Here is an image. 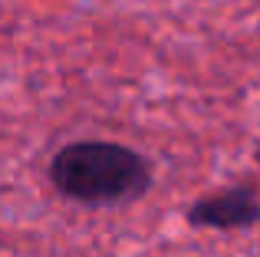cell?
<instances>
[{"instance_id": "cell-1", "label": "cell", "mask_w": 260, "mask_h": 257, "mask_svg": "<svg viewBox=\"0 0 260 257\" xmlns=\"http://www.w3.org/2000/svg\"><path fill=\"white\" fill-rule=\"evenodd\" d=\"M50 185L76 205H128L152 188V165L122 142L83 139L63 145L50 158Z\"/></svg>"}, {"instance_id": "cell-2", "label": "cell", "mask_w": 260, "mask_h": 257, "mask_svg": "<svg viewBox=\"0 0 260 257\" xmlns=\"http://www.w3.org/2000/svg\"><path fill=\"white\" fill-rule=\"evenodd\" d=\"M191 228H211V231H247L260 221V191L250 181H237L221 191L198 198L184 211Z\"/></svg>"}]
</instances>
